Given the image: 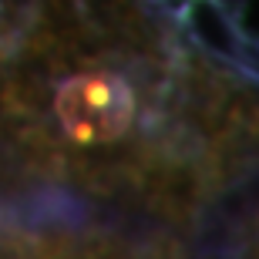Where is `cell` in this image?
<instances>
[{
  "label": "cell",
  "instance_id": "1",
  "mask_svg": "<svg viewBox=\"0 0 259 259\" xmlns=\"http://www.w3.org/2000/svg\"><path fill=\"white\" fill-rule=\"evenodd\" d=\"M61 128L77 145H105L128 132L135 115L132 88L118 74H77L64 81L54 98Z\"/></svg>",
  "mask_w": 259,
  "mask_h": 259
}]
</instances>
